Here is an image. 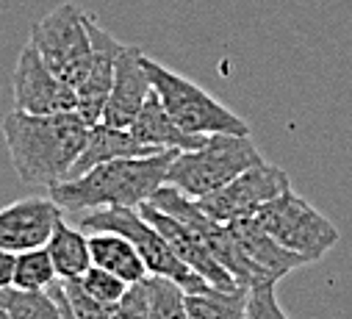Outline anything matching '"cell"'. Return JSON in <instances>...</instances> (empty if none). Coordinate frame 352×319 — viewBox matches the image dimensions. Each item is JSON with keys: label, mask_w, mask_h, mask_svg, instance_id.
<instances>
[{"label": "cell", "mask_w": 352, "mask_h": 319, "mask_svg": "<svg viewBox=\"0 0 352 319\" xmlns=\"http://www.w3.org/2000/svg\"><path fill=\"white\" fill-rule=\"evenodd\" d=\"M0 131L20 181L28 186H53L69 178L89 125L78 111L25 114L14 109L3 117Z\"/></svg>", "instance_id": "1"}, {"label": "cell", "mask_w": 352, "mask_h": 319, "mask_svg": "<svg viewBox=\"0 0 352 319\" xmlns=\"http://www.w3.org/2000/svg\"><path fill=\"white\" fill-rule=\"evenodd\" d=\"M178 150H158L153 155H131L98 164L78 178L47 186V195L61 211H92V208H139L166 184V167Z\"/></svg>", "instance_id": "2"}, {"label": "cell", "mask_w": 352, "mask_h": 319, "mask_svg": "<svg viewBox=\"0 0 352 319\" xmlns=\"http://www.w3.org/2000/svg\"><path fill=\"white\" fill-rule=\"evenodd\" d=\"M267 162L250 133H211L195 150H178L166 167V184L189 197H203L230 184L244 170Z\"/></svg>", "instance_id": "3"}, {"label": "cell", "mask_w": 352, "mask_h": 319, "mask_svg": "<svg viewBox=\"0 0 352 319\" xmlns=\"http://www.w3.org/2000/svg\"><path fill=\"white\" fill-rule=\"evenodd\" d=\"M144 72L150 89L166 109V114L178 122L184 131L197 136L211 133H250V125L225 103H219L211 92H206L200 84L189 81L186 75L172 72L169 67L158 64L155 58L144 56Z\"/></svg>", "instance_id": "4"}, {"label": "cell", "mask_w": 352, "mask_h": 319, "mask_svg": "<svg viewBox=\"0 0 352 319\" xmlns=\"http://www.w3.org/2000/svg\"><path fill=\"white\" fill-rule=\"evenodd\" d=\"M252 217L272 239H278L292 253L302 256L308 264L324 258L341 236L338 228L294 189H286L270 203H263Z\"/></svg>", "instance_id": "5"}, {"label": "cell", "mask_w": 352, "mask_h": 319, "mask_svg": "<svg viewBox=\"0 0 352 319\" xmlns=\"http://www.w3.org/2000/svg\"><path fill=\"white\" fill-rule=\"evenodd\" d=\"M80 230H83V233L111 230V233L125 236L128 242L136 248L139 258L144 261L147 275L172 278V280H178L186 292L206 286V280H203L197 272H192L178 256L172 253V248L166 245V239L139 214V208H120V206H111V208H92V211L83 214Z\"/></svg>", "instance_id": "6"}, {"label": "cell", "mask_w": 352, "mask_h": 319, "mask_svg": "<svg viewBox=\"0 0 352 319\" xmlns=\"http://www.w3.org/2000/svg\"><path fill=\"white\" fill-rule=\"evenodd\" d=\"M31 45L67 87H80L92 64V39L80 6L61 3L36 20L31 28Z\"/></svg>", "instance_id": "7"}, {"label": "cell", "mask_w": 352, "mask_h": 319, "mask_svg": "<svg viewBox=\"0 0 352 319\" xmlns=\"http://www.w3.org/2000/svg\"><path fill=\"white\" fill-rule=\"evenodd\" d=\"M286 189H292V178L286 175V170H280L270 162H261V164L244 170L241 175H236L222 189L197 197V206L217 222L228 225L239 217L255 214L263 203H270L272 197H278Z\"/></svg>", "instance_id": "8"}, {"label": "cell", "mask_w": 352, "mask_h": 319, "mask_svg": "<svg viewBox=\"0 0 352 319\" xmlns=\"http://www.w3.org/2000/svg\"><path fill=\"white\" fill-rule=\"evenodd\" d=\"M12 95H14V109L25 114H58L78 109L75 89L67 87L42 61L39 50L31 42H25V47L20 50L12 78Z\"/></svg>", "instance_id": "9"}, {"label": "cell", "mask_w": 352, "mask_h": 319, "mask_svg": "<svg viewBox=\"0 0 352 319\" xmlns=\"http://www.w3.org/2000/svg\"><path fill=\"white\" fill-rule=\"evenodd\" d=\"M139 214L166 239V245L172 248V253L178 256L192 272H197L206 283H211L217 289H236L239 286L233 280V275L214 258V253L206 248V242H203V239L189 225H184L181 219L169 217L161 208H155L153 203H142L139 206Z\"/></svg>", "instance_id": "10"}, {"label": "cell", "mask_w": 352, "mask_h": 319, "mask_svg": "<svg viewBox=\"0 0 352 319\" xmlns=\"http://www.w3.org/2000/svg\"><path fill=\"white\" fill-rule=\"evenodd\" d=\"M64 217L61 206L47 197H23L0 208V248L23 253L45 248L56 222Z\"/></svg>", "instance_id": "11"}, {"label": "cell", "mask_w": 352, "mask_h": 319, "mask_svg": "<svg viewBox=\"0 0 352 319\" xmlns=\"http://www.w3.org/2000/svg\"><path fill=\"white\" fill-rule=\"evenodd\" d=\"M86 28H89V39H92V64L89 72L80 81V87L75 89L78 95V114L83 117L86 125H95L103 120V109L111 92V81H114V64H117V53L120 45L100 23L95 14H86Z\"/></svg>", "instance_id": "12"}, {"label": "cell", "mask_w": 352, "mask_h": 319, "mask_svg": "<svg viewBox=\"0 0 352 319\" xmlns=\"http://www.w3.org/2000/svg\"><path fill=\"white\" fill-rule=\"evenodd\" d=\"M150 92L153 89H150L147 72H144V50L136 45H120L111 92H109V100L103 109V122L128 128L133 122V117L139 114V109L144 106Z\"/></svg>", "instance_id": "13"}, {"label": "cell", "mask_w": 352, "mask_h": 319, "mask_svg": "<svg viewBox=\"0 0 352 319\" xmlns=\"http://www.w3.org/2000/svg\"><path fill=\"white\" fill-rule=\"evenodd\" d=\"M233 239L239 242L241 253L250 258V264L255 267L261 283H278L280 278H286L292 270L308 267V261L297 253H292L289 248H283L278 239H272L267 230L258 225V219L250 217H239L233 222H228Z\"/></svg>", "instance_id": "14"}, {"label": "cell", "mask_w": 352, "mask_h": 319, "mask_svg": "<svg viewBox=\"0 0 352 319\" xmlns=\"http://www.w3.org/2000/svg\"><path fill=\"white\" fill-rule=\"evenodd\" d=\"M158 153L155 147H147L142 144L128 128H117V125H109V122H95L86 131V139H83V150L78 155V162L72 164L69 170V178H78L83 173H89L92 167L98 164H106V162H114V158H131V155H153Z\"/></svg>", "instance_id": "15"}, {"label": "cell", "mask_w": 352, "mask_h": 319, "mask_svg": "<svg viewBox=\"0 0 352 319\" xmlns=\"http://www.w3.org/2000/svg\"><path fill=\"white\" fill-rule=\"evenodd\" d=\"M128 131L147 147L155 150H195L206 142V136L189 133L175 122L166 109L161 106V100L155 98V92L147 95L144 106L139 109V114L133 117V122L128 125Z\"/></svg>", "instance_id": "16"}, {"label": "cell", "mask_w": 352, "mask_h": 319, "mask_svg": "<svg viewBox=\"0 0 352 319\" xmlns=\"http://www.w3.org/2000/svg\"><path fill=\"white\" fill-rule=\"evenodd\" d=\"M45 250L56 267L58 280L64 278H80L92 264L89 253V233H83L80 228H72L64 222V217L56 222L50 239L45 242Z\"/></svg>", "instance_id": "17"}, {"label": "cell", "mask_w": 352, "mask_h": 319, "mask_svg": "<svg viewBox=\"0 0 352 319\" xmlns=\"http://www.w3.org/2000/svg\"><path fill=\"white\" fill-rule=\"evenodd\" d=\"M89 253H92V264L120 275L125 283H136L147 278V267L139 258L136 248L120 233H111V230L89 233Z\"/></svg>", "instance_id": "18"}, {"label": "cell", "mask_w": 352, "mask_h": 319, "mask_svg": "<svg viewBox=\"0 0 352 319\" xmlns=\"http://www.w3.org/2000/svg\"><path fill=\"white\" fill-rule=\"evenodd\" d=\"M247 286L217 289L211 283L186 292V314L189 319H241L247 305Z\"/></svg>", "instance_id": "19"}, {"label": "cell", "mask_w": 352, "mask_h": 319, "mask_svg": "<svg viewBox=\"0 0 352 319\" xmlns=\"http://www.w3.org/2000/svg\"><path fill=\"white\" fill-rule=\"evenodd\" d=\"M0 311L9 319H64L50 292H28L17 286L0 289Z\"/></svg>", "instance_id": "20"}, {"label": "cell", "mask_w": 352, "mask_h": 319, "mask_svg": "<svg viewBox=\"0 0 352 319\" xmlns=\"http://www.w3.org/2000/svg\"><path fill=\"white\" fill-rule=\"evenodd\" d=\"M147 319H189L186 289L164 275H147Z\"/></svg>", "instance_id": "21"}, {"label": "cell", "mask_w": 352, "mask_h": 319, "mask_svg": "<svg viewBox=\"0 0 352 319\" xmlns=\"http://www.w3.org/2000/svg\"><path fill=\"white\" fill-rule=\"evenodd\" d=\"M56 280H58V275H56V267L45 248L17 253V264H14V286L17 289L47 292Z\"/></svg>", "instance_id": "22"}, {"label": "cell", "mask_w": 352, "mask_h": 319, "mask_svg": "<svg viewBox=\"0 0 352 319\" xmlns=\"http://www.w3.org/2000/svg\"><path fill=\"white\" fill-rule=\"evenodd\" d=\"M80 283L86 286V292H92V294H95L100 302H106V305H117L120 297H122L125 289H128V283H125L120 275H114V272H109V270H103V267H98V264H89V270L80 275Z\"/></svg>", "instance_id": "23"}, {"label": "cell", "mask_w": 352, "mask_h": 319, "mask_svg": "<svg viewBox=\"0 0 352 319\" xmlns=\"http://www.w3.org/2000/svg\"><path fill=\"white\" fill-rule=\"evenodd\" d=\"M241 319H289L286 311L278 302L275 283H258L247 292V305Z\"/></svg>", "instance_id": "24"}, {"label": "cell", "mask_w": 352, "mask_h": 319, "mask_svg": "<svg viewBox=\"0 0 352 319\" xmlns=\"http://www.w3.org/2000/svg\"><path fill=\"white\" fill-rule=\"evenodd\" d=\"M147 278L128 283L125 294L120 297V302L111 311V319H147Z\"/></svg>", "instance_id": "25"}, {"label": "cell", "mask_w": 352, "mask_h": 319, "mask_svg": "<svg viewBox=\"0 0 352 319\" xmlns=\"http://www.w3.org/2000/svg\"><path fill=\"white\" fill-rule=\"evenodd\" d=\"M14 264H17V253L0 248V289L14 286Z\"/></svg>", "instance_id": "26"}, {"label": "cell", "mask_w": 352, "mask_h": 319, "mask_svg": "<svg viewBox=\"0 0 352 319\" xmlns=\"http://www.w3.org/2000/svg\"><path fill=\"white\" fill-rule=\"evenodd\" d=\"M50 297H53V294H50ZM56 305H58V302H56ZM58 308H61V316H64V319H72V316L67 314V308H64V305H58Z\"/></svg>", "instance_id": "27"}]
</instances>
